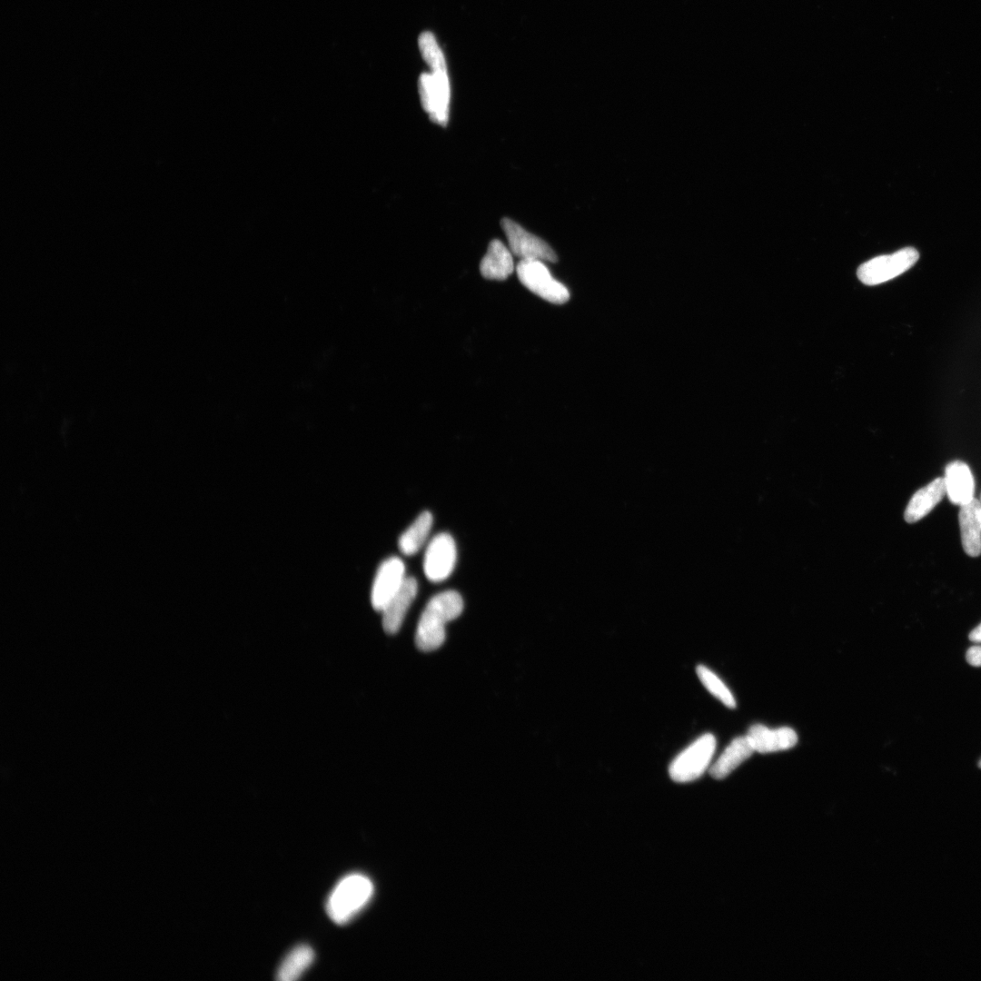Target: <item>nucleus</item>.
<instances>
[{"label":"nucleus","mask_w":981,"mask_h":981,"mask_svg":"<svg viewBox=\"0 0 981 981\" xmlns=\"http://www.w3.org/2000/svg\"><path fill=\"white\" fill-rule=\"evenodd\" d=\"M463 609L461 596L446 590L433 596L427 603L417 626L415 643L421 651L438 649L445 639V626L458 618Z\"/></svg>","instance_id":"obj_1"},{"label":"nucleus","mask_w":981,"mask_h":981,"mask_svg":"<svg viewBox=\"0 0 981 981\" xmlns=\"http://www.w3.org/2000/svg\"><path fill=\"white\" fill-rule=\"evenodd\" d=\"M373 885L362 874H350L333 887L326 902L329 917L338 925L352 920L370 901Z\"/></svg>","instance_id":"obj_2"},{"label":"nucleus","mask_w":981,"mask_h":981,"mask_svg":"<svg viewBox=\"0 0 981 981\" xmlns=\"http://www.w3.org/2000/svg\"><path fill=\"white\" fill-rule=\"evenodd\" d=\"M716 745L713 734L698 738L672 760L669 768L670 778L678 783H687L700 778L710 765Z\"/></svg>","instance_id":"obj_3"},{"label":"nucleus","mask_w":981,"mask_h":981,"mask_svg":"<svg viewBox=\"0 0 981 981\" xmlns=\"http://www.w3.org/2000/svg\"><path fill=\"white\" fill-rule=\"evenodd\" d=\"M918 259L919 253L915 248L906 247L891 254L870 259L858 267L857 274L864 284L877 285L907 272Z\"/></svg>","instance_id":"obj_4"},{"label":"nucleus","mask_w":981,"mask_h":981,"mask_svg":"<svg viewBox=\"0 0 981 981\" xmlns=\"http://www.w3.org/2000/svg\"><path fill=\"white\" fill-rule=\"evenodd\" d=\"M516 272L520 282L540 298L555 304L565 303L570 299L568 289L551 276L542 261L520 260Z\"/></svg>","instance_id":"obj_5"},{"label":"nucleus","mask_w":981,"mask_h":981,"mask_svg":"<svg viewBox=\"0 0 981 981\" xmlns=\"http://www.w3.org/2000/svg\"><path fill=\"white\" fill-rule=\"evenodd\" d=\"M419 93L421 105L431 120L442 126L446 125L450 104L447 70L421 74L419 79Z\"/></svg>","instance_id":"obj_6"},{"label":"nucleus","mask_w":981,"mask_h":981,"mask_svg":"<svg viewBox=\"0 0 981 981\" xmlns=\"http://www.w3.org/2000/svg\"><path fill=\"white\" fill-rule=\"evenodd\" d=\"M501 227L507 237L511 253L521 260L556 262L557 255L550 246L540 238L526 231L514 221L504 218Z\"/></svg>","instance_id":"obj_7"},{"label":"nucleus","mask_w":981,"mask_h":981,"mask_svg":"<svg viewBox=\"0 0 981 981\" xmlns=\"http://www.w3.org/2000/svg\"><path fill=\"white\" fill-rule=\"evenodd\" d=\"M457 559L456 544L448 533H440L430 541L424 554L423 570L426 577L440 582L452 572Z\"/></svg>","instance_id":"obj_8"},{"label":"nucleus","mask_w":981,"mask_h":981,"mask_svg":"<svg viewBox=\"0 0 981 981\" xmlns=\"http://www.w3.org/2000/svg\"><path fill=\"white\" fill-rule=\"evenodd\" d=\"M406 579L405 566L397 557L385 560L378 569L372 588V605L382 611Z\"/></svg>","instance_id":"obj_9"},{"label":"nucleus","mask_w":981,"mask_h":981,"mask_svg":"<svg viewBox=\"0 0 981 981\" xmlns=\"http://www.w3.org/2000/svg\"><path fill=\"white\" fill-rule=\"evenodd\" d=\"M943 479L946 494L952 504L962 506L974 499L975 481L966 463L961 461L949 462Z\"/></svg>","instance_id":"obj_10"},{"label":"nucleus","mask_w":981,"mask_h":981,"mask_svg":"<svg viewBox=\"0 0 981 981\" xmlns=\"http://www.w3.org/2000/svg\"><path fill=\"white\" fill-rule=\"evenodd\" d=\"M758 753H772L793 748L798 742L797 732L788 727L768 728L762 724L752 725L747 734Z\"/></svg>","instance_id":"obj_11"},{"label":"nucleus","mask_w":981,"mask_h":981,"mask_svg":"<svg viewBox=\"0 0 981 981\" xmlns=\"http://www.w3.org/2000/svg\"><path fill=\"white\" fill-rule=\"evenodd\" d=\"M417 590V580L412 577H406L401 587L382 610V627L385 632L394 634L399 630L407 610L416 597Z\"/></svg>","instance_id":"obj_12"},{"label":"nucleus","mask_w":981,"mask_h":981,"mask_svg":"<svg viewBox=\"0 0 981 981\" xmlns=\"http://www.w3.org/2000/svg\"><path fill=\"white\" fill-rule=\"evenodd\" d=\"M980 509L981 502L974 498L970 502L960 506L958 512L962 547L970 557L981 554Z\"/></svg>","instance_id":"obj_13"},{"label":"nucleus","mask_w":981,"mask_h":981,"mask_svg":"<svg viewBox=\"0 0 981 981\" xmlns=\"http://www.w3.org/2000/svg\"><path fill=\"white\" fill-rule=\"evenodd\" d=\"M946 495L944 479H934L927 485L917 490L911 497L904 512L907 523H914L926 516Z\"/></svg>","instance_id":"obj_14"},{"label":"nucleus","mask_w":981,"mask_h":981,"mask_svg":"<svg viewBox=\"0 0 981 981\" xmlns=\"http://www.w3.org/2000/svg\"><path fill=\"white\" fill-rule=\"evenodd\" d=\"M755 752L748 736L734 738L718 759L709 767L710 775L716 779L727 778L733 770Z\"/></svg>","instance_id":"obj_15"},{"label":"nucleus","mask_w":981,"mask_h":981,"mask_svg":"<svg viewBox=\"0 0 981 981\" xmlns=\"http://www.w3.org/2000/svg\"><path fill=\"white\" fill-rule=\"evenodd\" d=\"M514 270L511 252L499 240L490 242L480 264L481 275L489 280L502 281Z\"/></svg>","instance_id":"obj_16"},{"label":"nucleus","mask_w":981,"mask_h":981,"mask_svg":"<svg viewBox=\"0 0 981 981\" xmlns=\"http://www.w3.org/2000/svg\"><path fill=\"white\" fill-rule=\"evenodd\" d=\"M314 960V951L307 945L294 947L280 965L276 978L280 981L298 979Z\"/></svg>","instance_id":"obj_17"},{"label":"nucleus","mask_w":981,"mask_h":981,"mask_svg":"<svg viewBox=\"0 0 981 981\" xmlns=\"http://www.w3.org/2000/svg\"><path fill=\"white\" fill-rule=\"evenodd\" d=\"M430 511L421 512L399 539V549L405 555L417 553L425 543L432 526Z\"/></svg>","instance_id":"obj_18"},{"label":"nucleus","mask_w":981,"mask_h":981,"mask_svg":"<svg viewBox=\"0 0 981 981\" xmlns=\"http://www.w3.org/2000/svg\"><path fill=\"white\" fill-rule=\"evenodd\" d=\"M697 675L703 686L725 706L730 708H736V700L729 689L712 670L704 665H699L696 669Z\"/></svg>","instance_id":"obj_19"},{"label":"nucleus","mask_w":981,"mask_h":981,"mask_svg":"<svg viewBox=\"0 0 981 981\" xmlns=\"http://www.w3.org/2000/svg\"><path fill=\"white\" fill-rule=\"evenodd\" d=\"M419 46L424 60L431 66V71L446 70L444 56L431 33L423 32L419 36Z\"/></svg>","instance_id":"obj_20"},{"label":"nucleus","mask_w":981,"mask_h":981,"mask_svg":"<svg viewBox=\"0 0 981 981\" xmlns=\"http://www.w3.org/2000/svg\"><path fill=\"white\" fill-rule=\"evenodd\" d=\"M966 661L974 667H981V646L970 647L966 654Z\"/></svg>","instance_id":"obj_21"},{"label":"nucleus","mask_w":981,"mask_h":981,"mask_svg":"<svg viewBox=\"0 0 981 981\" xmlns=\"http://www.w3.org/2000/svg\"><path fill=\"white\" fill-rule=\"evenodd\" d=\"M968 638L971 641L981 643V623L969 633Z\"/></svg>","instance_id":"obj_22"},{"label":"nucleus","mask_w":981,"mask_h":981,"mask_svg":"<svg viewBox=\"0 0 981 981\" xmlns=\"http://www.w3.org/2000/svg\"><path fill=\"white\" fill-rule=\"evenodd\" d=\"M979 520H980V524H981V509H980V511H979Z\"/></svg>","instance_id":"obj_23"},{"label":"nucleus","mask_w":981,"mask_h":981,"mask_svg":"<svg viewBox=\"0 0 981 981\" xmlns=\"http://www.w3.org/2000/svg\"><path fill=\"white\" fill-rule=\"evenodd\" d=\"M979 767L981 768V760H980V762H979Z\"/></svg>","instance_id":"obj_24"},{"label":"nucleus","mask_w":981,"mask_h":981,"mask_svg":"<svg viewBox=\"0 0 981 981\" xmlns=\"http://www.w3.org/2000/svg\"><path fill=\"white\" fill-rule=\"evenodd\" d=\"M980 500H981V498H980ZM980 502H981V501H980Z\"/></svg>","instance_id":"obj_25"}]
</instances>
